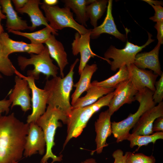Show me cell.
I'll list each match as a JSON object with an SVG mask.
<instances>
[{"label": "cell", "mask_w": 163, "mask_h": 163, "mask_svg": "<svg viewBox=\"0 0 163 163\" xmlns=\"http://www.w3.org/2000/svg\"><path fill=\"white\" fill-rule=\"evenodd\" d=\"M29 126L14 113L0 115V163H13L22 158Z\"/></svg>", "instance_id": "6da1fadb"}, {"label": "cell", "mask_w": 163, "mask_h": 163, "mask_svg": "<svg viewBox=\"0 0 163 163\" xmlns=\"http://www.w3.org/2000/svg\"><path fill=\"white\" fill-rule=\"evenodd\" d=\"M76 59L71 65L67 74L63 78L56 76L47 79L44 89L48 93L47 104L60 110L68 118L72 111L70 94L74 85V69L79 61Z\"/></svg>", "instance_id": "7a4b0ae2"}, {"label": "cell", "mask_w": 163, "mask_h": 163, "mask_svg": "<svg viewBox=\"0 0 163 163\" xmlns=\"http://www.w3.org/2000/svg\"><path fill=\"white\" fill-rule=\"evenodd\" d=\"M68 117L59 109L55 107L48 105L45 112L37 120L36 123L43 131L46 143L45 155L42 158L40 163H47L49 158L53 159L52 162L60 161L62 155L57 156L53 152L52 149L55 145L54 141L56 129L62 126L59 120L66 124Z\"/></svg>", "instance_id": "3957f363"}, {"label": "cell", "mask_w": 163, "mask_h": 163, "mask_svg": "<svg viewBox=\"0 0 163 163\" xmlns=\"http://www.w3.org/2000/svg\"><path fill=\"white\" fill-rule=\"evenodd\" d=\"M114 91L99 99L93 104L86 107L72 108L68 118L67 135L63 144L64 148L70 140L77 138L82 133L92 115L102 107L108 106L112 98Z\"/></svg>", "instance_id": "277c9868"}, {"label": "cell", "mask_w": 163, "mask_h": 163, "mask_svg": "<svg viewBox=\"0 0 163 163\" xmlns=\"http://www.w3.org/2000/svg\"><path fill=\"white\" fill-rule=\"evenodd\" d=\"M154 92L146 88L138 92L135 96V100L139 103V106L136 111L130 113L124 120L118 122H111L112 133L119 143L127 140L129 131L134 127L140 117L146 111L155 106L156 104L153 99Z\"/></svg>", "instance_id": "5b68a950"}, {"label": "cell", "mask_w": 163, "mask_h": 163, "mask_svg": "<svg viewBox=\"0 0 163 163\" xmlns=\"http://www.w3.org/2000/svg\"><path fill=\"white\" fill-rule=\"evenodd\" d=\"M30 56V58H27L20 56L17 58L18 65L21 70H24L29 65L34 66L33 70L27 71V76L33 77L35 80L39 78L40 73L46 75L47 79L50 76L53 77L57 76L59 68L53 63V60L51 58L46 45L40 53H32Z\"/></svg>", "instance_id": "8992f818"}, {"label": "cell", "mask_w": 163, "mask_h": 163, "mask_svg": "<svg viewBox=\"0 0 163 163\" xmlns=\"http://www.w3.org/2000/svg\"><path fill=\"white\" fill-rule=\"evenodd\" d=\"M41 8L43 11L49 25L58 31L66 27L75 29L80 34H84L90 31L85 27L79 24L74 19L73 13L69 8H60L58 5L50 6L41 3Z\"/></svg>", "instance_id": "52a82bcc"}, {"label": "cell", "mask_w": 163, "mask_h": 163, "mask_svg": "<svg viewBox=\"0 0 163 163\" xmlns=\"http://www.w3.org/2000/svg\"><path fill=\"white\" fill-rule=\"evenodd\" d=\"M148 39L145 44L142 46L135 45L128 41L123 49H119L111 45L104 54V58L110 65V69L115 71L125 65L133 64L136 55L142 49L153 42L152 35L148 33Z\"/></svg>", "instance_id": "ba28073f"}, {"label": "cell", "mask_w": 163, "mask_h": 163, "mask_svg": "<svg viewBox=\"0 0 163 163\" xmlns=\"http://www.w3.org/2000/svg\"><path fill=\"white\" fill-rule=\"evenodd\" d=\"M14 74L27 82L30 89L31 97V113L27 117V123H36L37 120L45 112L47 104L48 93L45 89L38 88L35 83V80L32 77L25 76L19 72L16 69Z\"/></svg>", "instance_id": "9c48e42d"}, {"label": "cell", "mask_w": 163, "mask_h": 163, "mask_svg": "<svg viewBox=\"0 0 163 163\" xmlns=\"http://www.w3.org/2000/svg\"><path fill=\"white\" fill-rule=\"evenodd\" d=\"M14 82L13 88L9 93L11 108L18 106L24 112L32 109L30 96L31 91L27 82L17 75L15 77Z\"/></svg>", "instance_id": "30bf717a"}, {"label": "cell", "mask_w": 163, "mask_h": 163, "mask_svg": "<svg viewBox=\"0 0 163 163\" xmlns=\"http://www.w3.org/2000/svg\"><path fill=\"white\" fill-rule=\"evenodd\" d=\"M114 91L108 106L111 116L124 104H131L135 101V96L138 92L129 79L120 83Z\"/></svg>", "instance_id": "8fae6325"}, {"label": "cell", "mask_w": 163, "mask_h": 163, "mask_svg": "<svg viewBox=\"0 0 163 163\" xmlns=\"http://www.w3.org/2000/svg\"><path fill=\"white\" fill-rule=\"evenodd\" d=\"M29 124L23 155L25 157H30L38 152L43 155L46 147L43 131L36 123L31 122Z\"/></svg>", "instance_id": "7c38bea8"}, {"label": "cell", "mask_w": 163, "mask_h": 163, "mask_svg": "<svg viewBox=\"0 0 163 163\" xmlns=\"http://www.w3.org/2000/svg\"><path fill=\"white\" fill-rule=\"evenodd\" d=\"M91 30L84 34H80L77 32L75 34V38L72 43V49L73 55L79 53L80 59L78 67V72L80 75L83 69L91 58L95 56L100 57L105 60L104 58L99 56L92 50L90 45Z\"/></svg>", "instance_id": "4fadbf2b"}, {"label": "cell", "mask_w": 163, "mask_h": 163, "mask_svg": "<svg viewBox=\"0 0 163 163\" xmlns=\"http://www.w3.org/2000/svg\"><path fill=\"white\" fill-rule=\"evenodd\" d=\"M0 43L3 53L6 56L15 52H25L38 54L44 49L43 44L27 43L22 41H17L11 39L8 33L3 32L0 35Z\"/></svg>", "instance_id": "5bb4252c"}, {"label": "cell", "mask_w": 163, "mask_h": 163, "mask_svg": "<svg viewBox=\"0 0 163 163\" xmlns=\"http://www.w3.org/2000/svg\"><path fill=\"white\" fill-rule=\"evenodd\" d=\"M126 66L129 72V79L138 92L146 88L154 92L155 83L158 75L151 70L139 68L133 64Z\"/></svg>", "instance_id": "9a60e30c"}, {"label": "cell", "mask_w": 163, "mask_h": 163, "mask_svg": "<svg viewBox=\"0 0 163 163\" xmlns=\"http://www.w3.org/2000/svg\"><path fill=\"white\" fill-rule=\"evenodd\" d=\"M163 116V101L148 110L140 117L133 128V135H148L154 133L152 131L153 123L158 117Z\"/></svg>", "instance_id": "2e32d148"}, {"label": "cell", "mask_w": 163, "mask_h": 163, "mask_svg": "<svg viewBox=\"0 0 163 163\" xmlns=\"http://www.w3.org/2000/svg\"><path fill=\"white\" fill-rule=\"evenodd\" d=\"M111 117L107 110L100 113L95 123L96 148L94 151L97 154L101 153L104 148L108 145L106 140L112 133Z\"/></svg>", "instance_id": "e0dca14e"}, {"label": "cell", "mask_w": 163, "mask_h": 163, "mask_svg": "<svg viewBox=\"0 0 163 163\" xmlns=\"http://www.w3.org/2000/svg\"><path fill=\"white\" fill-rule=\"evenodd\" d=\"M112 0L108 1L106 16L102 23L100 26L91 29V38H98L101 34H108L114 36L123 42L125 41L126 37L119 31L115 24L112 14Z\"/></svg>", "instance_id": "ac0fdd59"}, {"label": "cell", "mask_w": 163, "mask_h": 163, "mask_svg": "<svg viewBox=\"0 0 163 163\" xmlns=\"http://www.w3.org/2000/svg\"><path fill=\"white\" fill-rule=\"evenodd\" d=\"M161 45L158 43L151 51L138 53L136 56L133 64L140 69H150L156 74L160 76L162 73L158 57Z\"/></svg>", "instance_id": "d6986e66"}, {"label": "cell", "mask_w": 163, "mask_h": 163, "mask_svg": "<svg viewBox=\"0 0 163 163\" xmlns=\"http://www.w3.org/2000/svg\"><path fill=\"white\" fill-rule=\"evenodd\" d=\"M10 0H0L2 11L6 17V29L10 30L19 31L30 29L27 21L19 17L14 9Z\"/></svg>", "instance_id": "ffe728a7"}, {"label": "cell", "mask_w": 163, "mask_h": 163, "mask_svg": "<svg viewBox=\"0 0 163 163\" xmlns=\"http://www.w3.org/2000/svg\"><path fill=\"white\" fill-rule=\"evenodd\" d=\"M50 57L54 59L58 65L60 76L64 77V70L69 64L67 55L62 43L57 40L53 34L45 43Z\"/></svg>", "instance_id": "44dd1931"}, {"label": "cell", "mask_w": 163, "mask_h": 163, "mask_svg": "<svg viewBox=\"0 0 163 163\" xmlns=\"http://www.w3.org/2000/svg\"><path fill=\"white\" fill-rule=\"evenodd\" d=\"M41 4L40 0H28L23 7L16 11L20 14H27L29 16L32 23L31 31L41 25L51 27L39 8V5Z\"/></svg>", "instance_id": "7402d4cb"}, {"label": "cell", "mask_w": 163, "mask_h": 163, "mask_svg": "<svg viewBox=\"0 0 163 163\" xmlns=\"http://www.w3.org/2000/svg\"><path fill=\"white\" fill-rule=\"evenodd\" d=\"M97 69V65L94 63L91 65L87 64L80 74L78 82L73 86L75 89L72 94L71 104L73 105L80 96L87 91L91 85V80L93 75Z\"/></svg>", "instance_id": "603a6c76"}, {"label": "cell", "mask_w": 163, "mask_h": 163, "mask_svg": "<svg viewBox=\"0 0 163 163\" xmlns=\"http://www.w3.org/2000/svg\"><path fill=\"white\" fill-rule=\"evenodd\" d=\"M114 90L113 89L104 88L91 83V86L86 91V94L79 98L74 104L72 106V108L84 107L91 105L103 96Z\"/></svg>", "instance_id": "cb8c5ba5"}, {"label": "cell", "mask_w": 163, "mask_h": 163, "mask_svg": "<svg viewBox=\"0 0 163 163\" xmlns=\"http://www.w3.org/2000/svg\"><path fill=\"white\" fill-rule=\"evenodd\" d=\"M94 0H63L62 1L65 7L72 10L75 14L76 21L79 24L87 27V22L89 19L86 13L87 5Z\"/></svg>", "instance_id": "d4e9b609"}, {"label": "cell", "mask_w": 163, "mask_h": 163, "mask_svg": "<svg viewBox=\"0 0 163 163\" xmlns=\"http://www.w3.org/2000/svg\"><path fill=\"white\" fill-rule=\"evenodd\" d=\"M57 32L58 31L55 30L51 27H46L42 29L32 33L15 30H10L8 32L24 37L29 39L31 43L38 45L45 43L52 34L54 35H58Z\"/></svg>", "instance_id": "484cf974"}, {"label": "cell", "mask_w": 163, "mask_h": 163, "mask_svg": "<svg viewBox=\"0 0 163 163\" xmlns=\"http://www.w3.org/2000/svg\"><path fill=\"white\" fill-rule=\"evenodd\" d=\"M129 74L127 67L124 66L119 69L114 75L101 81H94L91 83L104 88L115 89L121 83L129 79Z\"/></svg>", "instance_id": "4316f807"}, {"label": "cell", "mask_w": 163, "mask_h": 163, "mask_svg": "<svg viewBox=\"0 0 163 163\" xmlns=\"http://www.w3.org/2000/svg\"><path fill=\"white\" fill-rule=\"evenodd\" d=\"M108 2L106 0H94L87 5V14L94 28L97 26L98 20L101 18L107 8Z\"/></svg>", "instance_id": "83f0119b"}, {"label": "cell", "mask_w": 163, "mask_h": 163, "mask_svg": "<svg viewBox=\"0 0 163 163\" xmlns=\"http://www.w3.org/2000/svg\"><path fill=\"white\" fill-rule=\"evenodd\" d=\"M163 139V131H160L148 135H133L130 133L127 140L130 142L131 148H133L135 146H138L135 151H137L142 146L147 145L151 143L154 144L157 140Z\"/></svg>", "instance_id": "f1b7e54d"}, {"label": "cell", "mask_w": 163, "mask_h": 163, "mask_svg": "<svg viewBox=\"0 0 163 163\" xmlns=\"http://www.w3.org/2000/svg\"><path fill=\"white\" fill-rule=\"evenodd\" d=\"M15 69L8 57L3 53L0 43V73L7 76H11L14 74Z\"/></svg>", "instance_id": "f546056e"}, {"label": "cell", "mask_w": 163, "mask_h": 163, "mask_svg": "<svg viewBox=\"0 0 163 163\" xmlns=\"http://www.w3.org/2000/svg\"><path fill=\"white\" fill-rule=\"evenodd\" d=\"M127 163H155L156 160L152 155L148 156L142 153H134L127 152Z\"/></svg>", "instance_id": "4dcf8cb0"}, {"label": "cell", "mask_w": 163, "mask_h": 163, "mask_svg": "<svg viewBox=\"0 0 163 163\" xmlns=\"http://www.w3.org/2000/svg\"><path fill=\"white\" fill-rule=\"evenodd\" d=\"M159 80L155 83V90L152 97L154 102L156 104L162 101L163 99V73L160 76Z\"/></svg>", "instance_id": "1f68e13d"}, {"label": "cell", "mask_w": 163, "mask_h": 163, "mask_svg": "<svg viewBox=\"0 0 163 163\" xmlns=\"http://www.w3.org/2000/svg\"><path fill=\"white\" fill-rule=\"evenodd\" d=\"M154 8L155 13L154 16L149 18V19L154 22H158L163 21V8L161 5H151Z\"/></svg>", "instance_id": "d6a6232c"}, {"label": "cell", "mask_w": 163, "mask_h": 163, "mask_svg": "<svg viewBox=\"0 0 163 163\" xmlns=\"http://www.w3.org/2000/svg\"><path fill=\"white\" fill-rule=\"evenodd\" d=\"M112 155L114 159L113 163H127V152L124 155L123 152L122 150L117 149L113 152Z\"/></svg>", "instance_id": "836d02e7"}, {"label": "cell", "mask_w": 163, "mask_h": 163, "mask_svg": "<svg viewBox=\"0 0 163 163\" xmlns=\"http://www.w3.org/2000/svg\"><path fill=\"white\" fill-rule=\"evenodd\" d=\"M154 27L157 30V38L158 43L161 44L163 43V21L157 22Z\"/></svg>", "instance_id": "e575fe53"}, {"label": "cell", "mask_w": 163, "mask_h": 163, "mask_svg": "<svg viewBox=\"0 0 163 163\" xmlns=\"http://www.w3.org/2000/svg\"><path fill=\"white\" fill-rule=\"evenodd\" d=\"M152 131L153 133L163 131V116L158 117L155 120L153 124Z\"/></svg>", "instance_id": "d590c367"}, {"label": "cell", "mask_w": 163, "mask_h": 163, "mask_svg": "<svg viewBox=\"0 0 163 163\" xmlns=\"http://www.w3.org/2000/svg\"><path fill=\"white\" fill-rule=\"evenodd\" d=\"M11 105V103L9 99L7 100L5 98L0 100V115L4 113L8 114Z\"/></svg>", "instance_id": "8d00e7d4"}, {"label": "cell", "mask_w": 163, "mask_h": 163, "mask_svg": "<svg viewBox=\"0 0 163 163\" xmlns=\"http://www.w3.org/2000/svg\"><path fill=\"white\" fill-rule=\"evenodd\" d=\"M28 0H12L16 11L24 7Z\"/></svg>", "instance_id": "74e56055"}, {"label": "cell", "mask_w": 163, "mask_h": 163, "mask_svg": "<svg viewBox=\"0 0 163 163\" xmlns=\"http://www.w3.org/2000/svg\"><path fill=\"white\" fill-rule=\"evenodd\" d=\"M44 3L50 6L55 5L57 4L58 1L57 0H44Z\"/></svg>", "instance_id": "f35d334b"}, {"label": "cell", "mask_w": 163, "mask_h": 163, "mask_svg": "<svg viewBox=\"0 0 163 163\" xmlns=\"http://www.w3.org/2000/svg\"><path fill=\"white\" fill-rule=\"evenodd\" d=\"M143 1L146 2L150 5L154 4V5H162L163 3L162 2L158 1H154L151 0H143Z\"/></svg>", "instance_id": "ab89813d"}, {"label": "cell", "mask_w": 163, "mask_h": 163, "mask_svg": "<svg viewBox=\"0 0 163 163\" xmlns=\"http://www.w3.org/2000/svg\"><path fill=\"white\" fill-rule=\"evenodd\" d=\"M81 163H97L95 159L90 158L86 159L85 161L82 162Z\"/></svg>", "instance_id": "60d3db41"}, {"label": "cell", "mask_w": 163, "mask_h": 163, "mask_svg": "<svg viewBox=\"0 0 163 163\" xmlns=\"http://www.w3.org/2000/svg\"><path fill=\"white\" fill-rule=\"evenodd\" d=\"M1 8L2 7L0 4V18L2 19H6V16L2 13Z\"/></svg>", "instance_id": "b9f144b4"}, {"label": "cell", "mask_w": 163, "mask_h": 163, "mask_svg": "<svg viewBox=\"0 0 163 163\" xmlns=\"http://www.w3.org/2000/svg\"><path fill=\"white\" fill-rule=\"evenodd\" d=\"M1 20L2 19L0 18V35L4 32L3 28L1 23Z\"/></svg>", "instance_id": "7bdbcfd3"}, {"label": "cell", "mask_w": 163, "mask_h": 163, "mask_svg": "<svg viewBox=\"0 0 163 163\" xmlns=\"http://www.w3.org/2000/svg\"><path fill=\"white\" fill-rule=\"evenodd\" d=\"M2 77V75L0 74V78H1Z\"/></svg>", "instance_id": "ee69618b"}, {"label": "cell", "mask_w": 163, "mask_h": 163, "mask_svg": "<svg viewBox=\"0 0 163 163\" xmlns=\"http://www.w3.org/2000/svg\"><path fill=\"white\" fill-rule=\"evenodd\" d=\"M18 162H13V163H17Z\"/></svg>", "instance_id": "f6af8a7d"}]
</instances>
